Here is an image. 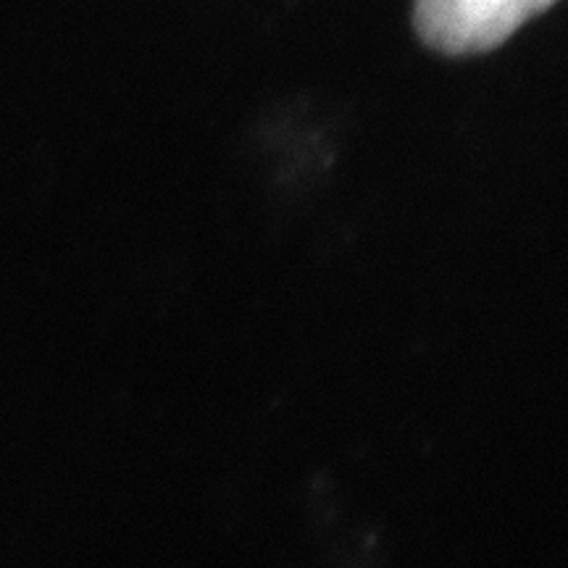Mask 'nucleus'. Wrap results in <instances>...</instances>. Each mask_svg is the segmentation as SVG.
I'll return each instance as SVG.
<instances>
[{"mask_svg":"<svg viewBox=\"0 0 568 568\" xmlns=\"http://www.w3.org/2000/svg\"><path fill=\"white\" fill-rule=\"evenodd\" d=\"M556 0H416V30L445 55L487 53Z\"/></svg>","mask_w":568,"mask_h":568,"instance_id":"f257e3e1","label":"nucleus"}]
</instances>
